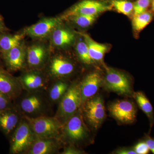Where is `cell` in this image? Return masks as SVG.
Instances as JSON below:
<instances>
[{"instance_id":"6da1fadb","label":"cell","mask_w":154,"mask_h":154,"mask_svg":"<svg viewBox=\"0 0 154 154\" xmlns=\"http://www.w3.org/2000/svg\"><path fill=\"white\" fill-rule=\"evenodd\" d=\"M82 104L80 85L74 84L69 87L61 99L55 118L62 125L66 123Z\"/></svg>"},{"instance_id":"7a4b0ae2","label":"cell","mask_w":154,"mask_h":154,"mask_svg":"<svg viewBox=\"0 0 154 154\" xmlns=\"http://www.w3.org/2000/svg\"><path fill=\"white\" fill-rule=\"evenodd\" d=\"M24 118L21 120L11 135L10 149L11 154H21L27 152L36 139L29 122Z\"/></svg>"},{"instance_id":"3957f363","label":"cell","mask_w":154,"mask_h":154,"mask_svg":"<svg viewBox=\"0 0 154 154\" xmlns=\"http://www.w3.org/2000/svg\"><path fill=\"white\" fill-rule=\"evenodd\" d=\"M48 102L44 95L38 91H29L21 98L19 103L20 112L25 117L34 118L43 116L48 107Z\"/></svg>"},{"instance_id":"277c9868","label":"cell","mask_w":154,"mask_h":154,"mask_svg":"<svg viewBox=\"0 0 154 154\" xmlns=\"http://www.w3.org/2000/svg\"><path fill=\"white\" fill-rule=\"evenodd\" d=\"M36 138H57L60 134L63 125L55 117L39 116L31 118L25 117Z\"/></svg>"},{"instance_id":"5b68a950","label":"cell","mask_w":154,"mask_h":154,"mask_svg":"<svg viewBox=\"0 0 154 154\" xmlns=\"http://www.w3.org/2000/svg\"><path fill=\"white\" fill-rule=\"evenodd\" d=\"M112 6L105 1L101 0H82L75 4L66 11L67 18L77 15L97 16L112 9Z\"/></svg>"},{"instance_id":"8992f818","label":"cell","mask_w":154,"mask_h":154,"mask_svg":"<svg viewBox=\"0 0 154 154\" xmlns=\"http://www.w3.org/2000/svg\"><path fill=\"white\" fill-rule=\"evenodd\" d=\"M105 88L120 95H130L132 89L129 79L123 73L108 67H105Z\"/></svg>"},{"instance_id":"52a82bcc","label":"cell","mask_w":154,"mask_h":154,"mask_svg":"<svg viewBox=\"0 0 154 154\" xmlns=\"http://www.w3.org/2000/svg\"><path fill=\"white\" fill-rule=\"evenodd\" d=\"M84 111L89 123L97 129L105 116V107L102 97L99 96L91 98L86 101Z\"/></svg>"},{"instance_id":"ba28073f","label":"cell","mask_w":154,"mask_h":154,"mask_svg":"<svg viewBox=\"0 0 154 154\" xmlns=\"http://www.w3.org/2000/svg\"><path fill=\"white\" fill-rule=\"evenodd\" d=\"M111 115L118 121L130 123L134 121L136 109L134 104L128 100H120L114 102L108 107Z\"/></svg>"},{"instance_id":"9c48e42d","label":"cell","mask_w":154,"mask_h":154,"mask_svg":"<svg viewBox=\"0 0 154 154\" xmlns=\"http://www.w3.org/2000/svg\"><path fill=\"white\" fill-rule=\"evenodd\" d=\"M61 18L44 19L25 29V34L33 38H44L53 31L60 24Z\"/></svg>"},{"instance_id":"30bf717a","label":"cell","mask_w":154,"mask_h":154,"mask_svg":"<svg viewBox=\"0 0 154 154\" xmlns=\"http://www.w3.org/2000/svg\"><path fill=\"white\" fill-rule=\"evenodd\" d=\"M19 111L14 107L0 111V130L7 136H11L22 120Z\"/></svg>"},{"instance_id":"8fae6325","label":"cell","mask_w":154,"mask_h":154,"mask_svg":"<svg viewBox=\"0 0 154 154\" xmlns=\"http://www.w3.org/2000/svg\"><path fill=\"white\" fill-rule=\"evenodd\" d=\"M102 82L101 75L97 72H93L86 76L80 85L82 103L96 94L102 85Z\"/></svg>"},{"instance_id":"7c38bea8","label":"cell","mask_w":154,"mask_h":154,"mask_svg":"<svg viewBox=\"0 0 154 154\" xmlns=\"http://www.w3.org/2000/svg\"><path fill=\"white\" fill-rule=\"evenodd\" d=\"M66 123L65 134L70 140L79 141L85 137L87 134V130L79 114H74Z\"/></svg>"},{"instance_id":"4fadbf2b","label":"cell","mask_w":154,"mask_h":154,"mask_svg":"<svg viewBox=\"0 0 154 154\" xmlns=\"http://www.w3.org/2000/svg\"><path fill=\"white\" fill-rule=\"evenodd\" d=\"M22 87L19 80L4 71L0 70V91L11 100L16 99L21 93Z\"/></svg>"},{"instance_id":"5bb4252c","label":"cell","mask_w":154,"mask_h":154,"mask_svg":"<svg viewBox=\"0 0 154 154\" xmlns=\"http://www.w3.org/2000/svg\"><path fill=\"white\" fill-rule=\"evenodd\" d=\"M25 52L21 44L10 50L3 55L6 65L11 71H16L22 69L25 63Z\"/></svg>"},{"instance_id":"9a60e30c","label":"cell","mask_w":154,"mask_h":154,"mask_svg":"<svg viewBox=\"0 0 154 154\" xmlns=\"http://www.w3.org/2000/svg\"><path fill=\"white\" fill-rule=\"evenodd\" d=\"M59 146L57 138H36L27 152L30 154H52L57 150Z\"/></svg>"},{"instance_id":"2e32d148","label":"cell","mask_w":154,"mask_h":154,"mask_svg":"<svg viewBox=\"0 0 154 154\" xmlns=\"http://www.w3.org/2000/svg\"><path fill=\"white\" fill-rule=\"evenodd\" d=\"M19 80L22 88L30 92L41 91L46 85L44 78L36 72L25 73L21 76Z\"/></svg>"},{"instance_id":"e0dca14e","label":"cell","mask_w":154,"mask_h":154,"mask_svg":"<svg viewBox=\"0 0 154 154\" xmlns=\"http://www.w3.org/2000/svg\"><path fill=\"white\" fill-rule=\"evenodd\" d=\"M74 66L71 62L61 56H57L51 60L49 71L54 76L62 77L68 75L73 72Z\"/></svg>"},{"instance_id":"ac0fdd59","label":"cell","mask_w":154,"mask_h":154,"mask_svg":"<svg viewBox=\"0 0 154 154\" xmlns=\"http://www.w3.org/2000/svg\"><path fill=\"white\" fill-rule=\"evenodd\" d=\"M46 57V50L41 45H33L28 48L27 58L30 66L36 68L40 66L44 63Z\"/></svg>"},{"instance_id":"d6986e66","label":"cell","mask_w":154,"mask_h":154,"mask_svg":"<svg viewBox=\"0 0 154 154\" xmlns=\"http://www.w3.org/2000/svg\"><path fill=\"white\" fill-rule=\"evenodd\" d=\"M57 27L52 31L51 39L54 45L63 47L71 44L74 41L75 34L68 29Z\"/></svg>"},{"instance_id":"ffe728a7","label":"cell","mask_w":154,"mask_h":154,"mask_svg":"<svg viewBox=\"0 0 154 154\" xmlns=\"http://www.w3.org/2000/svg\"><path fill=\"white\" fill-rule=\"evenodd\" d=\"M84 40L88 45L89 54L92 59L95 61L102 60L107 50L106 45L100 44L94 41L91 36L86 33H81Z\"/></svg>"},{"instance_id":"44dd1931","label":"cell","mask_w":154,"mask_h":154,"mask_svg":"<svg viewBox=\"0 0 154 154\" xmlns=\"http://www.w3.org/2000/svg\"><path fill=\"white\" fill-rule=\"evenodd\" d=\"M23 38V34H0V52L2 56L10 50L20 44Z\"/></svg>"},{"instance_id":"7402d4cb","label":"cell","mask_w":154,"mask_h":154,"mask_svg":"<svg viewBox=\"0 0 154 154\" xmlns=\"http://www.w3.org/2000/svg\"><path fill=\"white\" fill-rule=\"evenodd\" d=\"M134 99L142 110L148 116L151 122H154L153 110L149 99L142 92H137L134 94Z\"/></svg>"},{"instance_id":"603a6c76","label":"cell","mask_w":154,"mask_h":154,"mask_svg":"<svg viewBox=\"0 0 154 154\" xmlns=\"http://www.w3.org/2000/svg\"><path fill=\"white\" fill-rule=\"evenodd\" d=\"M153 15L151 12L146 11L134 16L132 19L133 28L135 31L140 32L151 22Z\"/></svg>"},{"instance_id":"cb8c5ba5","label":"cell","mask_w":154,"mask_h":154,"mask_svg":"<svg viewBox=\"0 0 154 154\" xmlns=\"http://www.w3.org/2000/svg\"><path fill=\"white\" fill-rule=\"evenodd\" d=\"M69 88L66 83L60 81L53 85L49 92V98L51 101L57 102L60 101Z\"/></svg>"},{"instance_id":"d4e9b609","label":"cell","mask_w":154,"mask_h":154,"mask_svg":"<svg viewBox=\"0 0 154 154\" xmlns=\"http://www.w3.org/2000/svg\"><path fill=\"white\" fill-rule=\"evenodd\" d=\"M111 5L119 13L126 16L133 13L134 4L128 0H112Z\"/></svg>"},{"instance_id":"484cf974","label":"cell","mask_w":154,"mask_h":154,"mask_svg":"<svg viewBox=\"0 0 154 154\" xmlns=\"http://www.w3.org/2000/svg\"><path fill=\"white\" fill-rule=\"evenodd\" d=\"M76 50L80 60L84 63L88 65L94 63V61L90 56L88 45L84 39L77 42Z\"/></svg>"},{"instance_id":"4316f807","label":"cell","mask_w":154,"mask_h":154,"mask_svg":"<svg viewBox=\"0 0 154 154\" xmlns=\"http://www.w3.org/2000/svg\"><path fill=\"white\" fill-rule=\"evenodd\" d=\"M97 16L91 15H77L69 17L76 25L81 28H87L91 26L95 20Z\"/></svg>"},{"instance_id":"83f0119b","label":"cell","mask_w":154,"mask_h":154,"mask_svg":"<svg viewBox=\"0 0 154 154\" xmlns=\"http://www.w3.org/2000/svg\"><path fill=\"white\" fill-rule=\"evenodd\" d=\"M151 2V0H137L134 3L133 14L134 16L146 11Z\"/></svg>"},{"instance_id":"f1b7e54d","label":"cell","mask_w":154,"mask_h":154,"mask_svg":"<svg viewBox=\"0 0 154 154\" xmlns=\"http://www.w3.org/2000/svg\"><path fill=\"white\" fill-rule=\"evenodd\" d=\"M12 101L8 96L0 91V111L13 107Z\"/></svg>"},{"instance_id":"f546056e","label":"cell","mask_w":154,"mask_h":154,"mask_svg":"<svg viewBox=\"0 0 154 154\" xmlns=\"http://www.w3.org/2000/svg\"><path fill=\"white\" fill-rule=\"evenodd\" d=\"M134 150L137 154H147L149 153V149L145 142H140L135 146Z\"/></svg>"},{"instance_id":"4dcf8cb0","label":"cell","mask_w":154,"mask_h":154,"mask_svg":"<svg viewBox=\"0 0 154 154\" xmlns=\"http://www.w3.org/2000/svg\"><path fill=\"white\" fill-rule=\"evenodd\" d=\"M145 142L148 147L149 150L154 154V139L151 137H147L146 139Z\"/></svg>"},{"instance_id":"1f68e13d","label":"cell","mask_w":154,"mask_h":154,"mask_svg":"<svg viewBox=\"0 0 154 154\" xmlns=\"http://www.w3.org/2000/svg\"><path fill=\"white\" fill-rule=\"evenodd\" d=\"M81 153V152L72 147H68L65 149L62 154H73Z\"/></svg>"},{"instance_id":"d6a6232c","label":"cell","mask_w":154,"mask_h":154,"mask_svg":"<svg viewBox=\"0 0 154 154\" xmlns=\"http://www.w3.org/2000/svg\"><path fill=\"white\" fill-rule=\"evenodd\" d=\"M116 154H137L134 150H131L128 149H120L116 152Z\"/></svg>"},{"instance_id":"836d02e7","label":"cell","mask_w":154,"mask_h":154,"mask_svg":"<svg viewBox=\"0 0 154 154\" xmlns=\"http://www.w3.org/2000/svg\"><path fill=\"white\" fill-rule=\"evenodd\" d=\"M5 29V27L2 17L0 16V32H2Z\"/></svg>"},{"instance_id":"e575fe53","label":"cell","mask_w":154,"mask_h":154,"mask_svg":"<svg viewBox=\"0 0 154 154\" xmlns=\"http://www.w3.org/2000/svg\"><path fill=\"white\" fill-rule=\"evenodd\" d=\"M152 9L154 12V0H153L152 3Z\"/></svg>"}]
</instances>
